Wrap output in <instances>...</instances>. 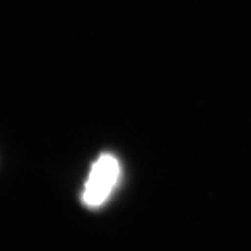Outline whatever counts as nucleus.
Masks as SVG:
<instances>
[{
  "label": "nucleus",
  "instance_id": "f257e3e1",
  "mask_svg": "<svg viewBox=\"0 0 251 251\" xmlns=\"http://www.w3.org/2000/svg\"><path fill=\"white\" fill-rule=\"evenodd\" d=\"M119 161L109 153H103L93 163L84 186L81 200L86 207L96 209L101 207L111 197L120 178Z\"/></svg>",
  "mask_w": 251,
  "mask_h": 251
}]
</instances>
